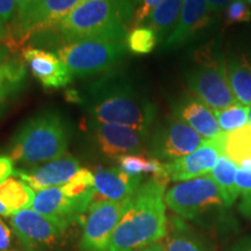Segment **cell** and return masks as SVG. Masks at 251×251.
Instances as JSON below:
<instances>
[{
  "mask_svg": "<svg viewBox=\"0 0 251 251\" xmlns=\"http://www.w3.org/2000/svg\"><path fill=\"white\" fill-rule=\"evenodd\" d=\"M158 42L155 31L149 27L141 26L129 30L126 37V46L130 52L136 55L150 54Z\"/></svg>",
  "mask_w": 251,
  "mask_h": 251,
  "instance_id": "27",
  "label": "cell"
},
{
  "mask_svg": "<svg viewBox=\"0 0 251 251\" xmlns=\"http://www.w3.org/2000/svg\"><path fill=\"white\" fill-rule=\"evenodd\" d=\"M124 1L135 12V7H136V6H139L141 2L143 1V0H124Z\"/></svg>",
  "mask_w": 251,
  "mask_h": 251,
  "instance_id": "43",
  "label": "cell"
},
{
  "mask_svg": "<svg viewBox=\"0 0 251 251\" xmlns=\"http://www.w3.org/2000/svg\"><path fill=\"white\" fill-rule=\"evenodd\" d=\"M229 86L237 102L251 106V61L244 54L233 56L226 63Z\"/></svg>",
  "mask_w": 251,
  "mask_h": 251,
  "instance_id": "22",
  "label": "cell"
},
{
  "mask_svg": "<svg viewBox=\"0 0 251 251\" xmlns=\"http://www.w3.org/2000/svg\"><path fill=\"white\" fill-rule=\"evenodd\" d=\"M176 115L207 140L222 133L212 109L198 98H186L178 103Z\"/></svg>",
  "mask_w": 251,
  "mask_h": 251,
  "instance_id": "19",
  "label": "cell"
},
{
  "mask_svg": "<svg viewBox=\"0 0 251 251\" xmlns=\"http://www.w3.org/2000/svg\"><path fill=\"white\" fill-rule=\"evenodd\" d=\"M20 56L29 67L33 76L46 89L64 87L74 79L70 70L57 54L28 46L21 50Z\"/></svg>",
  "mask_w": 251,
  "mask_h": 251,
  "instance_id": "16",
  "label": "cell"
},
{
  "mask_svg": "<svg viewBox=\"0 0 251 251\" xmlns=\"http://www.w3.org/2000/svg\"><path fill=\"white\" fill-rule=\"evenodd\" d=\"M27 84L26 63L21 56L13 55L0 62V103L15 99L24 92Z\"/></svg>",
  "mask_w": 251,
  "mask_h": 251,
  "instance_id": "21",
  "label": "cell"
},
{
  "mask_svg": "<svg viewBox=\"0 0 251 251\" xmlns=\"http://www.w3.org/2000/svg\"><path fill=\"white\" fill-rule=\"evenodd\" d=\"M91 121L128 126L149 134L156 107L128 80L107 76L93 81L81 93Z\"/></svg>",
  "mask_w": 251,
  "mask_h": 251,
  "instance_id": "1",
  "label": "cell"
},
{
  "mask_svg": "<svg viewBox=\"0 0 251 251\" xmlns=\"http://www.w3.org/2000/svg\"><path fill=\"white\" fill-rule=\"evenodd\" d=\"M234 251H251V241H244L235 248Z\"/></svg>",
  "mask_w": 251,
  "mask_h": 251,
  "instance_id": "41",
  "label": "cell"
},
{
  "mask_svg": "<svg viewBox=\"0 0 251 251\" xmlns=\"http://www.w3.org/2000/svg\"><path fill=\"white\" fill-rule=\"evenodd\" d=\"M134 11L122 0H85L58 24L64 43L83 40L126 41Z\"/></svg>",
  "mask_w": 251,
  "mask_h": 251,
  "instance_id": "4",
  "label": "cell"
},
{
  "mask_svg": "<svg viewBox=\"0 0 251 251\" xmlns=\"http://www.w3.org/2000/svg\"><path fill=\"white\" fill-rule=\"evenodd\" d=\"M17 15L15 0H0V24L8 25Z\"/></svg>",
  "mask_w": 251,
  "mask_h": 251,
  "instance_id": "32",
  "label": "cell"
},
{
  "mask_svg": "<svg viewBox=\"0 0 251 251\" xmlns=\"http://www.w3.org/2000/svg\"><path fill=\"white\" fill-rule=\"evenodd\" d=\"M226 135L227 133L222 131L215 139L205 140L190 155L165 163V170L170 180L186 181L212 172L220 156L225 155Z\"/></svg>",
  "mask_w": 251,
  "mask_h": 251,
  "instance_id": "13",
  "label": "cell"
},
{
  "mask_svg": "<svg viewBox=\"0 0 251 251\" xmlns=\"http://www.w3.org/2000/svg\"><path fill=\"white\" fill-rule=\"evenodd\" d=\"M31 0H15V5H17V15L21 14L25 9L27 8V6L29 5ZM15 15V17H17Z\"/></svg>",
  "mask_w": 251,
  "mask_h": 251,
  "instance_id": "39",
  "label": "cell"
},
{
  "mask_svg": "<svg viewBox=\"0 0 251 251\" xmlns=\"http://www.w3.org/2000/svg\"><path fill=\"white\" fill-rule=\"evenodd\" d=\"M12 231L8 226L0 218V251H5L11 246Z\"/></svg>",
  "mask_w": 251,
  "mask_h": 251,
  "instance_id": "34",
  "label": "cell"
},
{
  "mask_svg": "<svg viewBox=\"0 0 251 251\" xmlns=\"http://www.w3.org/2000/svg\"><path fill=\"white\" fill-rule=\"evenodd\" d=\"M249 47H250V50H251V39H250V41H249Z\"/></svg>",
  "mask_w": 251,
  "mask_h": 251,
  "instance_id": "49",
  "label": "cell"
},
{
  "mask_svg": "<svg viewBox=\"0 0 251 251\" xmlns=\"http://www.w3.org/2000/svg\"><path fill=\"white\" fill-rule=\"evenodd\" d=\"M166 251H213L183 220L170 216L164 237Z\"/></svg>",
  "mask_w": 251,
  "mask_h": 251,
  "instance_id": "20",
  "label": "cell"
},
{
  "mask_svg": "<svg viewBox=\"0 0 251 251\" xmlns=\"http://www.w3.org/2000/svg\"><path fill=\"white\" fill-rule=\"evenodd\" d=\"M246 1L248 2V4H250V5H251V0H246Z\"/></svg>",
  "mask_w": 251,
  "mask_h": 251,
  "instance_id": "48",
  "label": "cell"
},
{
  "mask_svg": "<svg viewBox=\"0 0 251 251\" xmlns=\"http://www.w3.org/2000/svg\"><path fill=\"white\" fill-rule=\"evenodd\" d=\"M126 52V41L83 40L64 43L57 49V56L74 78L108 71L124 58Z\"/></svg>",
  "mask_w": 251,
  "mask_h": 251,
  "instance_id": "7",
  "label": "cell"
},
{
  "mask_svg": "<svg viewBox=\"0 0 251 251\" xmlns=\"http://www.w3.org/2000/svg\"><path fill=\"white\" fill-rule=\"evenodd\" d=\"M5 111H6V106H5V103H0V119H1L2 115H4Z\"/></svg>",
  "mask_w": 251,
  "mask_h": 251,
  "instance_id": "46",
  "label": "cell"
},
{
  "mask_svg": "<svg viewBox=\"0 0 251 251\" xmlns=\"http://www.w3.org/2000/svg\"><path fill=\"white\" fill-rule=\"evenodd\" d=\"M225 155L235 164L251 159V126H244L226 135Z\"/></svg>",
  "mask_w": 251,
  "mask_h": 251,
  "instance_id": "26",
  "label": "cell"
},
{
  "mask_svg": "<svg viewBox=\"0 0 251 251\" xmlns=\"http://www.w3.org/2000/svg\"><path fill=\"white\" fill-rule=\"evenodd\" d=\"M248 120H249L250 124H251V107L249 109V114H248Z\"/></svg>",
  "mask_w": 251,
  "mask_h": 251,
  "instance_id": "47",
  "label": "cell"
},
{
  "mask_svg": "<svg viewBox=\"0 0 251 251\" xmlns=\"http://www.w3.org/2000/svg\"><path fill=\"white\" fill-rule=\"evenodd\" d=\"M241 168L251 172V159H248V161H244L241 163Z\"/></svg>",
  "mask_w": 251,
  "mask_h": 251,
  "instance_id": "45",
  "label": "cell"
},
{
  "mask_svg": "<svg viewBox=\"0 0 251 251\" xmlns=\"http://www.w3.org/2000/svg\"><path fill=\"white\" fill-rule=\"evenodd\" d=\"M0 215L1 216H12V213L8 211L7 208L4 206V203L0 201Z\"/></svg>",
  "mask_w": 251,
  "mask_h": 251,
  "instance_id": "44",
  "label": "cell"
},
{
  "mask_svg": "<svg viewBox=\"0 0 251 251\" xmlns=\"http://www.w3.org/2000/svg\"><path fill=\"white\" fill-rule=\"evenodd\" d=\"M220 129L230 133L246 126L248 121V107L240 102H235L221 111H214Z\"/></svg>",
  "mask_w": 251,
  "mask_h": 251,
  "instance_id": "28",
  "label": "cell"
},
{
  "mask_svg": "<svg viewBox=\"0 0 251 251\" xmlns=\"http://www.w3.org/2000/svg\"><path fill=\"white\" fill-rule=\"evenodd\" d=\"M231 1H233V0H206L207 5H208V7L212 12L220 11V9L226 7V6Z\"/></svg>",
  "mask_w": 251,
  "mask_h": 251,
  "instance_id": "36",
  "label": "cell"
},
{
  "mask_svg": "<svg viewBox=\"0 0 251 251\" xmlns=\"http://www.w3.org/2000/svg\"><path fill=\"white\" fill-rule=\"evenodd\" d=\"M65 99H67L69 102L83 103V97H81V93L79 91L74 90V89H69L65 91Z\"/></svg>",
  "mask_w": 251,
  "mask_h": 251,
  "instance_id": "35",
  "label": "cell"
},
{
  "mask_svg": "<svg viewBox=\"0 0 251 251\" xmlns=\"http://www.w3.org/2000/svg\"><path fill=\"white\" fill-rule=\"evenodd\" d=\"M240 209L242 211L243 214L251 216V196L243 197L242 202H241Z\"/></svg>",
  "mask_w": 251,
  "mask_h": 251,
  "instance_id": "37",
  "label": "cell"
},
{
  "mask_svg": "<svg viewBox=\"0 0 251 251\" xmlns=\"http://www.w3.org/2000/svg\"><path fill=\"white\" fill-rule=\"evenodd\" d=\"M12 52L9 51V49L7 47H5L4 45H1L0 43V62H4V61H7L12 57Z\"/></svg>",
  "mask_w": 251,
  "mask_h": 251,
  "instance_id": "38",
  "label": "cell"
},
{
  "mask_svg": "<svg viewBox=\"0 0 251 251\" xmlns=\"http://www.w3.org/2000/svg\"><path fill=\"white\" fill-rule=\"evenodd\" d=\"M165 205L180 218L193 220L214 208L226 207L221 191L211 175L194 178L169 188Z\"/></svg>",
  "mask_w": 251,
  "mask_h": 251,
  "instance_id": "8",
  "label": "cell"
},
{
  "mask_svg": "<svg viewBox=\"0 0 251 251\" xmlns=\"http://www.w3.org/2000/svg\"><path fill=\"white\" fill-rule=\"evenodd\" d=\"M205 140L177 115L157 128L150 142L151 157L165 161L181 158L199 148Z\"/></svg>",
  "mask_w": 251,
  "mask_h": 251,
  "instance_id": "11",
  "label": "cell"
},
{
  "mask_svg": "<svg viewBox=\"0 0 251 251\" xmlns=\"http://www.w3.org/2000/svg\"><path fill=\"white\" fill-rule=\"evenodd\" d=\"M211 13L206 0H184L179 19L164 41L165 48H178L192 41L211 23Z\"/></svg>",
  "mask_w": 251,
  "mask_h": 251,
  "instance_id": "17",
  "label": "cell"
},
{
  "mask_svg": "<svg viewBox=\"0 0 251 251\" xmlns=\"http://www.w3.org/2000/svg\"><path fill=\"white\" fill-rule=\"evenodd\" d=\"M199 67L187 75V85L199 100L213 111H221L237 102L229 86L226 63L215 54L212 45L194 52Z\"/></svg>",
  "mask_w": 251,
  "mask_h": 251,
  "instance_id": "6",
  "label": "cell"
},
{
  "mask_svg": "<svg viewBox=\"0 0 251 251\" xmlns=\"http://www.w3.org/2000/svg\"><path fill=\"white\" fill-rule=\"evenodd\" d=\"M14 172L13 159L9 156H0V184L13 176Z\"/></svg>",
  "mask_w": 251,
  "mask_h": 251,
  "instance_id": "33",
  "label": "cell"
},
{
  "mask_svg": "<svg viewBox=\"0 0 251 251\" xmlns=\"http://www.w3.org/2000/svg\"><path fill=\"white\" fill-rule=\"evenodd\" d=\"M140 251H166V250H165L164 244L161 242H157V243L151 244V246L146 247L144 249L140 250Z\"/></svg>",
  "mask_w": 251,
  "mask_h": 251,
  "instance_id": "40",
  "label": "cell"
},
{
  "mask_svg": "<svg viewBox=\"0 0 251 251\" xmlns=\"http://www.w3.org/2000/svg\"><path fill=\"white\" fill-rule=\"evenodd\" d=\"M89 129L93 142L100 152L108 158L144 151V141L148 134L128 126L100 124L89 121Z\"/></svg>",
  "mask_w": 251,
  "mask_h": 251,
  "instance_id": "12",
  "label": "cell"
},
{
  "mask_svg": "<svg viewBox=\"0 0 251 251\" xmlns=\"http://www.w3.org/2000/svg\"><path fill=\"white\" fill-rule=\"evenodd\" d=\"M236 164L229 159L226 155L220 156L215 168L211 172V176L215 183L221 191L222 198L226 207L231 206L238 197V190L235 183V177H236Z\"/></svg>",
  "mask_w": 251,
  "mask_h": 251,
  "instance_id": "25",
  "label": "cell"
},
{
  "mask_svg": "<svg viewBox=\"0 0 251 251\" xmlns=\"http://www.w3.org/2000/svg\"><path fill=\"white\" fill-rule=\"evenodd\" d=\"M184 0H165L149 15L144 26L155 31L159 43H164L179 19Z\"/></svg>",
  "mask_w": 251,
  "mask_h": 251,
  "instance_id": "23",
  "label": "cell"
},
{
  "mask_svg": "<svg viewBox=\"0 0 251 251\" xmlns=\"http://www.w3.org/2000/svg\"><path fill=\"white\" fill-rule=\"evenodd\" d=\"M143 176H130L120 168L105 169L94 174L93 201H124L142 184Z\"/></svg>",
  "mask_w": 251,
  "mask_h": 251,
  "instance_id": "18",
  "label": "cell"
},
{
  "mask_svg": "<svg viewBox=\"0 0 251 251\" xmlns=\"http://www.w3.org/2000/svg\"><path fill=\"white\" fill-rule=\"evenodd\" d=\"M251 21V9L246 0H233L225 7V28Z\"/></svg>",
  "mask_w": 251,
  "mask_h": 251,
  "instance_id": "29",
  "label": "cell"
},
{
  "mask_svg": "<svg viewBox=\"0 0 251 251\" xmlns=\"http://www.w3.org/2000/svg\"><path fill=\"white\" fill-rule=\"evenodd\" d=\"M165 186L153 178L141 184L128 200L107 251H140L165 237Z\"/></svg>",
  "mask_w": 251,
  "mask_h": 251,
  "instance_id": "2",
  "label": "cell"
},
{
  "mask_svg": "<svg viewBox=\"0 0 251 251\" xmlns=\"http://www.w3.org/2000/svg\"><path fill=\"white\" fill-rule=\"evenodd\" d=\"M6 35H7V25L0 24V43L5 40Z\"/></svg>",
  "mask_w": 251,
  "mask_h": 251,
  "instance_id": "42",
  "label": "cell"
},
{
  "mask_svg": "<svg viewBox=\"0 0 251 251\" xmlns=\"http://www.w3.org/2000/svg\"><path fill=\"white\" fill-rule=\"evenodd\" d=\"M9 224L27 251L54 249L64 238L69 227L28 208L14 213Z\"/></svg>",
  "mask_w": 251,
  "mask_h": 251,
  "instance_id": "9",
  "label": "cell"
},
{
  "mask_svg": "<svg viewBox=\"0 0 251 251\" xmlns=\"http://www.w3.org/2000/svg\"><path fill=\"white\" fill-rule=\"evenodd\" d=\"M71 126L61 113L47 109L25 122L14 134L9 157L20 165L33 168L67 152Z\"/></svg>",
  "mask_w": 251,
  "mask_h": 251,
  "instance_id": "3",
  "label": "cell"
},
{
  "mask_svg": "<svg viewBox=\"0 0 251 251\" xmlns=\"http://www.w3.org/2000/svg\"><path fill=\"white\" fill-rule=\"evenodd\" d=\"M163 1H165V0H143V1L135 8L134 15L129 23L130 29L142 26V25L147 21V19L149 18V15L152 13L153 9L158 7Z\"/></svg>",
  "mask_w": 251,
  "mask_h": 251,
  "instance_id": "30",
  "label": "cell"
},
{
  "mask_svg": "<svg viewBox=\"0 0 251 251\" xmlns=\"http://www.w3.org/2000/svg\"><path fill=\"white\" fill-rule=\"evenodd\" d=\"M124 201H93L84 221L79 249L80 251H107L112 235L127 208Z\"/></svg>",
  "mask_w": 251,
  "mask_h": 251,
  "instance_id": "10",
  "label": "cell"
},
{
  "mask_svg": "<svg viewBox=\"0 0 251 251\" xmlns=\"http://www.w3.org/2000/svg\"><path fill=\"white\" fill-rule=\"evenodd\" d=\"M34 199V190L21 179L9 177L0 184V201L4 203L12 215L23 209L31 208Z\"/></svg>",
  "mask_w": 251,
  "mask_h": 251,
  "instance_id": "24",
  "label": "cell"
},
{
  "mask_svg": "<svg viewBox=\"0 0 251 251\" xmlns=\"http://www.w3.org/2000/svg\"><path fill=\"white\" fill-rule=\"evenodd\" d=\"M79 169V161L76 157L65 153L64 156L45 164L15 170L13 176L39 192L50 187L62 186L68 183Z\"/></svg>",
  "mask_w": 251,
  "mask_h": 251,
  "instance_id": "15",
  "label": "cell"
},
{
  "mask_svg": "<svg viewBox=\"0 0 251 251\" xmlns=\"http://www.w3.org/2000/svg\"><path fill=\"white\" fill-rule=\"evenodd\" d=\"M235 183L238 190V193L242 197L251 196V172L244 170V169H237Z\"/></svg>",
  "mask_w": 251,
  "mask_h": 251,
  "instance_id": "31",
  "label": "cell"
},
{
  "mask_svg": "<svg viewBox=\"0 0 251 251\" xmlns=\"http://www.w3.org/2000/svg\"><path fill=\"white\" fill-rule=\"evenodd\" d=\"M90 206L91 202L68 198L62 192L61 186H57L36 192L31 209L70 228L74 224L83 221Z\"/></svg>",
  "mask_w": 251,
  "mask_h": 251,
  "instance_id": "14",
  "label": "cell"
},
{
  "mask_svg": "<svg viewBox=\"0 0 251 251\" xmlns=\"http://www.w3.org/2000/svg\"><path fill=\"white\" fill-rule=\"evenodd\" d=\"M83 1L85 0H31L23 13L7 25V35L1 45L15 55L31 36L57 28L63 19Z\"/></svg>",
  "mask_w": 251,
  "mask_h": 251,
  "instance_id": "5",
  "label": "cell"
}]
</instances>
